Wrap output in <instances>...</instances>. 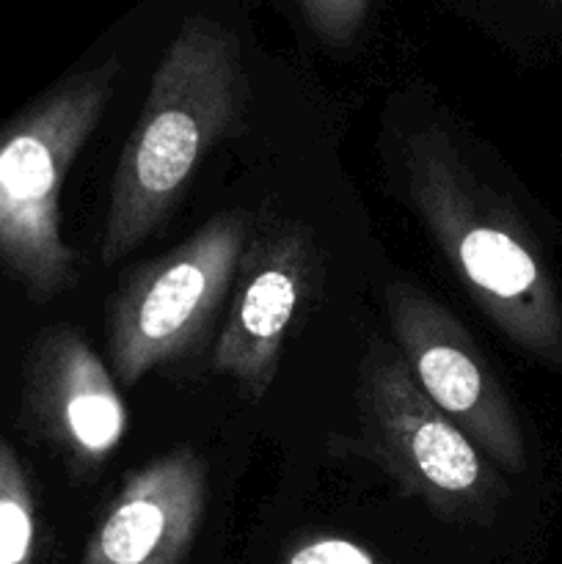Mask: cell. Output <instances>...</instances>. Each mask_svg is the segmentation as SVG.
Instances as JSON below:
<instances>
[{"mask_svg": "<svg viewBox=\"0 0 562 564\" xmlns=\"http://www.w3.org/2000/svg\"><path fill=\"white\" fill-rule=\"evenodd\" d=\"M242 94L240 42L218 22L191 17L160 58L121 149L99 246L105 264L160 229L204 154L237 124Z\"/></svg>", "mask_w": 562, "mask_h": 564, "instance_id": "cell-1", "label": "cell"}, {"mask_svg": "<svg viewBox=\"0 0 562 564\" xmlns=\"http://www.w3.org/2000/svg\"><path fill=\"white\" fill-rule=\"evenodd\" d=\"M119 64L72 77L0 135V253L36 297L75 281V253L61 237V191L114 94Z\"/></svg>", "mask_w": 562, "mask_h": 564, "instance_id": "cell-2", "label": "cell"}, {"mask_svg": "<svg viewBox=\"0 0 562 564\" xmlns=\"http://www.w3.org/2000/svg\"><path fill=\"white\" fill-rule=\"evenodd\" d=\"M402 163L413 209L477 306L510 334L534 339L543 314L538 259L490 209L444 132L408 138Z\"/></svg>", "mask_w": 562, "mask_h": 564, "instance_id": "cell-3", "label": "cell"}, {"mask_svg": "<svg viewBox=\"0 0 562 564\" xmlns=\"http://www.w3.org/2000/svg\"><path fill=\"white\" fill-rule=\"evenodd\" d=\"M251 237L248 213L213 215L180 248L141 264L110 317V364L127 389L187 356L207 334Z\"/></svg>", "mask_w": 562, "mask_h": 564, "instance_id": "cell-4", "label": "cell"}, {"mask_svg": "<svg viewBox=\"0 0 562 564\" xmlns=\"http://www.w3.org/2000/svg\"><path fill=\"white\" fill-rule=\"evenodd\" d=\"M358 405L369 446L408 494L446 518H468L488 501L496 477L474 441L422 394L400 352H367Z\"/></svg>", "mask_w": 562, "mask_h": 564, "instance_id": "cell-5", "label": "cell"}, {"mask_svg": "<svg viewBox=\"0 0 562 564\" xmlns=\"http://www.w3.org/2000/svg\"><path fill=\"white\" fill-rule=\"evenodd\" d=\"M389 323L422 394L496 463L518 466L521 441L499 383L466 328L417 286H389Z\"/></svg>", "mask_w": 562, "mask_h": 564, "instance_id": "cell-6", "label": "cell"}, {"mask_svg": "<svg viewBox=\"0 0 562 564\" xmlns=\"http://www.w3.org/2000/svg\"><path fill=\"white\" fill-rule=\"evenodd\" d=\"M312 270V240L295 224H273L248 237L235 275L229 314L215 339L213 369L235 378L253 400L268 394L287 328Z\"/></svg>", "mask_w": 562, "mask_h": 564, "instance_id": "cell-7", "label": "cell"}, {"mask_svg": "<svg viewBox=\"0 0 562 564\" xmlns=\"http://www.w3.org/2000/svg\"><path fill=\"white\" fill-rule=\"evenodd\" d=\"M202 457L174 449L125 479L83 564H180L204 512Z\"/></svg>", "mask_w": 562, "mask_h": 564, "instance_id": "cell-8", "label": "cell"}, {"mask_svg": "<svg viewBox=\"0 0 562 564\" xmlns=\"http://www.w3.org/2000/svg\"><path fill=\"white\" fill-rule=\"evenodd\" d=\"M39 419L72 463L97 471L127 433V405L102 358L75 330L47 339L36 375Z\"/></svg>", "mask_w": 562, "mask_h": 564, "instance_id": "cell-9", "label": "cell"}, {"mask_svg": "<svg viewBox=\"0 0 562 564\" xmlns=\"http://www.w3.org/2000/svg\"><path fill=\"white\" fill-rule=\"evenodd\" d=\"M33 501L11 452H0V564H31Z\"/></svg>", "mask_w": 562, "mask_h": 564, "instance_id": "cell-10", "label": "cell"}, {"mask_svg": "<svg viewBox=\"0 0 562 564\" xmlns=\"http://www.w3.org/2000/svg\"><path fill=\"white\" fill-rule=\"evenodd\" d=\"M301 6L320 36L345 44L361 28L369 0H301Z\"/></svg>", "mask_w": 562, "mask_h": 564, "instance_id": "cell-11", "label": "cell"}, {"mask_svg": "<svg viewBox=\"0 0 562 564\" xmlns=\"http://www.w3.org/2000/svg\"><path fill=\"white\" fill-rule=\"evenodd\" d=\"M284 564H378V560L353 540L312 538L298 543Z\"/></svg>", "mask_w": 562, "mask_h": 564, "instance_id": "cell-12", "label": "cell"}]
</instances>
